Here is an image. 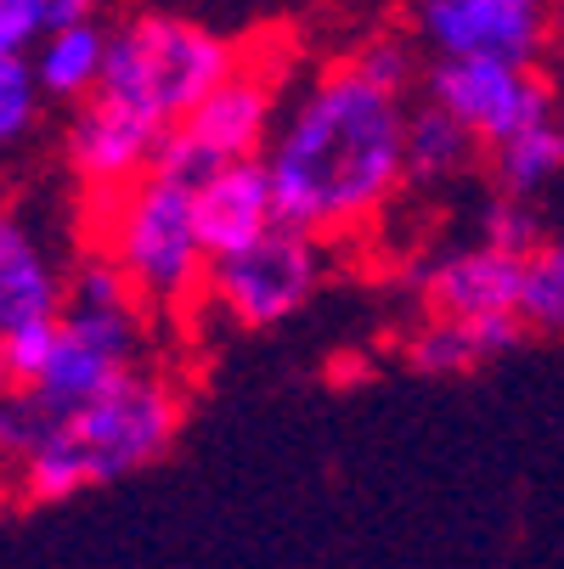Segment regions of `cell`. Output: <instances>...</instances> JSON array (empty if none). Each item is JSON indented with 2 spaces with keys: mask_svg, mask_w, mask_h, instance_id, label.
Wrapping results in <instances>:
<instances>
[{
  "mask_svg": "<svg viewBox=\"0 0 564 569\" xmlns=\"http://www.w3.org/2000/svg\"><path fill=\"white\" fill-rule=\"evenodd\" d=\"M102 0H46V29H62V23H86L97 18Z\"/></svg>",
  "mask_w": 564,
  "mask_h": 569,
  "instance_id": "603a6c76",
  "label": "cell"
},
{
  "mask_svg": "<svg viewBox=\"0 0 564 569\" xmlns=\"http://www.w3.org/2000/svg\"><path fill=\"white\" fill-rule=\"evenodd\" d=\"M424 97L457 113L479 141L503 147L525 136L542 119H558V97L542 68H514V62H486V57H441L424 68Z\"/></svg>",
  "mask_w": 564,
  "mask_h": 569,
  "instance_id": "8992f818",
  "label": "cell"
},
{
  "mask_svg": "<svg viewBox=\"0 0 564 569\" xmlns=\"http://www.w3.org/2000/svg\"><path fill=\"white\" fill-rule=\"evenodd\" d=\"M192 220L204 237V254H237L255 237H266L283 214H277V187L266 170V152L249 158H220V164L192 187Z\"/></svg>",
  "mask_w": 564,
  "mask_h": 569,
  "instance_id": "9c48e42d",
  "label": "cell"
},
{
  "mask_svg": "<svg viewBox=\"0 0 564 569\" xmlns=\"http://www.w3.org/2000/svg\"><path fill=\"white\" fill-rule=\"evenodd\" d=\"M542 237H547V231H542L531 198H508V192L486 209V226H479V242H492V249H508V254H531Z\"/></svg>",
  "mask_w": 564,
  "mask_h": 569,
  "instance_id": "44dd1931",
  "label": "cell"
},
{
  "mask_svg": "<svg viewBox=\"0 0 564 569\" xmlns=\"http://www.w3.org/2000/svg\"><path fill=\"white\" fill-rule=\"evenodd\" d=\"M558 170H564V124L558 119H542L525 136L492 147V176H497V192H508V198H536Z\"/></svg>",
  "mask_w": 564,
  "mask_h": 569,
  "instance_id": "2e32d148",
  "label": "cell"
},
{
  "mask_svg": "<svg viewBox=\"0 0 564 569\" xmlns=\"http://www.w3.org/2000/svg\"><path fill=\"white\" fill-rule=\"evenodd\" d=\"M57 339H62V316L0 333V372H7V383H40L51 356H57Z\"/></svg>",
  "mask_w": 564,
  "mask_h": 569,
  "instance_id": "ffe728a7",
  "label": "cell"
},
{
  "mask_svg": "<svg viewBox=\"0 0 564 569\" xmlns=\"http://www.w3.org/2000/svg\"><path fill=\"white\" fill-rule=\"evenodd\" d=\"M29 57H34V73H40V91H46V97H57V102H86V97L102 86V68H108V29H102L97 18L46 29Z\"/></svg>",
  "mask_w": 564,
  "mask_h": 569,
  "instance_id": "5bb4252c",
  "label": "cell"
},
{
  "mask_svg": "<svg viewBox=\"0 0 564 569\" xmlns=\"http://www.w3.org/2000/svg\"><path fill=\"white\" fill-rule=\"evenodd\" d=\"M165 136H170V124H158L152 113H141L108 91H91L68 130V170L79 176L86 192H125L130 181H141L158 164Z\"/></svg>",
  "mask_w": 564,
  "mask_h": 569,
  "instance_id": "ba28073f",
  "label": "cell"
},
{
  "mask_svg": "<svg viewBox=\"0 0 564 569\" xmlns=\"http://www.w3.org/2000/svg\"><path fill=\"white\" fill-rule=\"evenodd\" d=\"M321 271H328L321 237L277 220L266 237L249 242V249L209 260V293L204 299H215V310L226 321H237V328L266 333V328L299 316L316 299Z\"/></svg>",
  "mask_w": 564,
  "mask_h": 569,
  "instance_id": "5b68a950",
  "label": "cell"
},
{
  "mask_svg": "<svg viewBox=\"0 0 564 569\" xmlns=\"http://www.w3.org/2000/svg\"><path fill=\"white\" fill-rule=\"evenodd\" d=\"M407 91L378 86L350 57L299 97L266 147L283 226L310 237H350L407 187Z\"/></svg>",
  "mask_w": 564,
  "mask_h": 569,
  "instance_id": "6da1fadb",
  "label": "cell"
},
{
  "mask_svg": "<svg viewBox=\"0 0 564 569\" xmlns=\"http://www.w3.org/2000/svg\"><path fill=\"white\" fill-rule=\"evenodd\" d=\"M479 152H486V141H479L457 113H446L441 102L424 97V108L407 113V181L413 187H435V181L474 170Z\"/></svg>",
  "mask_w": 564,
  "mask_h": 569,
  "instance_id": "9a60e30c",
  "label": "cell"
},
{
  "mask_svg": "<svg viewBox=\"0 0 564 569\" xmlns=\"http://www.w3.org/2000/svg\"><path fill=\"white\" fill-rule=\"evenodd\" d=\"M271 119H277V73L237 62L181 124L220 158H249L271 147Z\"/></svg>",
  "mask_w": 564,
  "mask_h": 569,
  "instance_id": "7c38bea8",
  "label": "cell"
},
{
  "mask_svg": "<svg viewBox=\"0 0 564 569\" xmlns=\"http://www.w3.org/2000/svg\"><path fill=\"white\" fill-rule=\"evenodd\" d=\"M46 34V0H0V62L29 57Z\"/></svg>",
  "mask_w": 564,
  "mask_h": 569,
  "instance_id": "7402d4cb",
  "label": "cell"
},
{
  "mask_svg": "<svg viewBox=\"0 0 564 569\" xmlns=\"http://www.w3.org/2000/svg\"><path fill=\"white\" fill-rule=\"evenodd\" d=\"M558 124H564V102H558Z\"/></svg>",
  "mask_w": 564,
  "mask_h": 569,
  "instance_id": "d4e9b609",
  "label": "cell"
},
{
  "mask_svg": "<svg viewBox=\"0 0 564 569\" xmlns=\"http://www.w3.org/2000/svg\"><path fill=\"white\" fill-rule=\"evenodd\" d=\"M558 7H564V0H558Z\"/></svg>",
  "mask_w": 564,
  "mask_h": 569,
  "instance_id": "484cf974",
  "label": "cell"
},
{
  "mask_svg": "<svg viewBox=\"0 0 564 569\" xmlns=\"http://www.w3.org/2000/svg\"><path fill=\"white\" fill-rule=\"evenodd\" d=\"M40 73H34V57H7L0 62V152L18 147L34 119H40Z\"/></svg>",
  "mask_w": 564,
  "mask_h": 569,
  "instance_id": "d6986e66",
  "label": "cell"
},
{
  "mask_svg": "<svg viewBox=\"0 0 564 569\" xmlns=\"http://www.w3.org/2000/svg\"><path fill=\"white\" fill-rule=\"evenodd\" d=\"M553 12L558 0H418L413 34L435 62L486 57V62L542 68L553 46Z\"/></svg>",
  "mask_w": 564,
  "mask_h": 569,
  "instance_id": "52a82bcc",
  "label": "cell"
},
{
  "mask_svg": "<svg viewBox=\"0 0 564 569\" xmlns=\"http://www.w3.org/2000/svg\"><path fill=\"white\" fill-rule=\"evenodd\" d=\"M91 249L113 254L147 310L181 316L209 293V254L192 220V187L147 170L125 192H86Z\"/></svg>",
  "mask_w": 564,
  "mask_h": 569,
  "instance_id": "3957f363",
  "label": "cell"
},
{
  "mask_svg": "<svg viewBox=\"0 0 564 569\" xmlns=\"http://www.w3.org/2000/svg\"><path fill=\"white\" fill-rule=\"evenodd\" d=\"M57 423H62V412H57L40 389L7 383V389H0V468L18 473V468L51 440Z\"/></svg>",
  "mask_w": 564,
  "mask_h": 569,
  "instance_id": "e0dca14e",
  "label": "cell"
},
{
  "mask_svg": "<svg viewBox=\"0 0 564 569\" xmlns=\"http://www.w3.org/2000/svg\"><path fill=\"white\" fill-rule=\"evenodd\" d=\"M12 502H23V497H18V479H12L7 468H0V519L12 513Z\"/></svg>",
  "mask_w": 564,
  "mask_h": 569,
  "instance_id": "cb8c5ba5",
  "label": "cell"
},
{
  "mask_svg": "<svg viewBox=\"0 0 564 569\" xmlns=\"http://www.w3.org/2000/svg\"><path fill=\"white\" fill-rule=\"evenodd\" d=\"M424 310L435 316H520V293H525V254L508 249H457L441 266H429L418 277Z\"/></svg>",
  "mask_w": 564,
  "mask_h": 569,
  "instance_id": "30bf717a",
  "label": "cell"
},
{
  "mask_svg": "<svg viewBox=\"0 0 564 569\" xmlns=\"http://www.w3.org/2000/svg\"><path fill=\"white\" fill-rule=\"evenodd\" d=\"M181 423H187L181 383L170 372L136 361L119 378H108L86 406H73L51 429V440L12 473L18 497L34 508H57V502L97 491V485H119L165 457Z\"/></svg>",
  "mask_w": 564,
  "mask_h": 569,
  "instance_id": "7a4b0ae2",
  "label": "cell"
},
{
  "mask_svg": "<svg viewBox=\"0 0 564 569\" xmlns=\"http://www.w3.org/2000/svg\"><path fill=\"white\" fill-rule=\"evenodd\" d=\"M525 328L542 339L564 333V237H542L525 254V293H520Z\"/></svg>",
  "mask_w": 564,
  "mask_h": 569,
  "instance_id": "ac0fdd59",
  "label": "cell"
},
{
  "mask_svg": "<svg viewBox=\"0 0 564 569\" xmlns=\"http://www.w3.org/2000/svg\"><path fill=\"white\" fill-rule=\"evenodd\" d=\"M525 316H424L418 328L400 339V361L418 378H463L474 367H486L508 350L525 345Z\"/></svg>",
  "mask_w": 564,
  "mask_h": 569,
  "instance_id": "8fae6325",
  "label": "cell"
},
{
  "mask_svg": "<svg viewBox=\"0 0 564 569\" xmlns=\"http://www.w3.org/2000/svg\"><path fill=\"white\" fill-rule=\"evenodd\" d=\"M62 305H68V282L51 266L46 242L23 214L0 209V333L62 316Z\"/></svg>",
  "mask_w": 564,
  "mask_h": 569,
  "instance_id": "4fadbf2b",
  "label": "cell"
},
{
  "mask_svg": "<svg viewBox=\"0 0 564 569\" xmlns=\"http://www.w3.org/2000/svg\"><path fill=\"white\" fill-rule=\"evenodd\" d=\"M237 62H244L237 46L192 18L136 12L130 23H119L108 34V68H102L97 91H108L176 130Z\"/></svg>",
  "mask_w": 564,
  "mask_h": 569,
  "instance_id": "277c9868",
  "label": "cell"
}]
</instances>
